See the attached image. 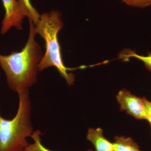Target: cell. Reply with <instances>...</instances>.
Masks as SVG:
<instances>
[{"mask_svg":"<svg viewBox=\"0 0 151 151\" xmlns=\"http://www.w3.org/2000/svg\"><path fill=\"white\" fill-rule=\"evenodd\" d=\"M29 21V35L24 47L9 55L0 54V66L5 74L8 85L17 93L35 84L39 65L43 56L40 45L35 40V25L31 20Z\"/></svg>","mask_w":151,"mask_h":151,"instance_id":"6da1fadb","label":"cell"},{"mask_svg":"<svg viewBox=\"0 0 151 151\" xmlns=\"http://www.w3.org/2000/svg\"><path fill=\"white\" fill-rule=\"evenodd\" d=\"M63 26L61 13L57 10H51L40 14L39 22L35 26V32L45 41V52L39 65V71L50 67H55L61 77L65 78L70 86L75 81V75L68 73L78 68H84L86 66L70 68L66 67L63 61L61 50L58 40V34Z\"/></svg>","mask_w":151,"mask_h":151,"instance_id":"7a4b0ae2","label":"cell"},{"mask_svg":"<svg viewBox=\"0 0 151 151\" xmlns=\"http://www.w3.org/2000/svg\"><path fill=\"white\" fill-rule=\"evenodd\" d=\"M17 93L18 109L13 119H5L0 111V151H23L29 144L27 138L34 132L29 90H21Z\"/></svg>","mask_w":151,"mask_h":151,"instance_id":"3957f363","label":"cell"},{"mask_svg":"<svg viewBox=\"0 0 151 151\" xmlns=\"http://www.w3.org/2000/svg\"><path fill=\"white\" fill-rule=\"evenodd\" d=\"M121 110L138 120L147 119V113L143 98L135 96L129 90L122 89L116 96Z\"/></svg>","mask_w":151,"mask_h":151,"instance_id":"277c9868","label":"cell"},{"mask_svg":"<svg viewBox=\"0 0 151 151\" xmlns=\"http://www.w3.org/2000/svg\"><path fill=\"white\" fill-rule=\"evenodd\" d=\"M1 1L5 11L1 24V34H5L12 27L22 29V23L26 17L18 0Z\"/></svg>","mask_w":151,"mask_h":151,"instance_id":"5b68a950","label":"cell"},{"mask_svg":"<svg viewBox=\"0 0 151 151\" xmlns=\"http://www.w3.org/2000/svg\"><path fill=\"white\" fill-rule=\"evenodd\" d=\"M86 139L94 146L95 151H114L113 143L104 137L103 130L101 128H89Z\"/></svg>","mask_w":151,"mask_h":151,"instance_id":"8992f818","label":"cell"},{"mask_svg":"<svg viewBox=\"0 0 151 151\" xmlns=\"http://www.w3.org/2000/svg\"><path fill=\"white\" fill-rule=\"evenodd\" d=\"M113 142L114 151H142L139 145L132 138L125 136H116Z\"/></svg>","mask_w":151,"mask_h":151,"instance_id":"52a82bcc","label":"cell"},{"mask_svg":"<svg viewBox=\"0 0 151 151\" xmlns=\"http://www.w3.org/2000/svg\"><path fill=\"white\" fill-rule=\"evenodd\" d=\"M119 58L124 61H127L131 58H137L141 60L145 64V67L151 72V53L149 52L147 56L140 55L135 52V51L130 50H127L122 51L119 54Z\"/></svg>","mask_w":151,"mask_h":151,"instance_id":"ba28073f","label":"cell"},{"mask_svg":"<svg viewBox=\"0 0 151 151\" xmlns=\"http://www.w3.org/2000/svg\"><path fill=\"white\" fill-rule=\"evenodd\" d=\"M20 4L26 17L29 20H31L36 25L40 19V14L34 8L31 3L30 0H18Z\"/></svg>","mask_w":151,"mask_h":151,"instance_id":"9c48e42d","label":"cell"},{"mask_svg":"<svg viewBox=\"0 0 151 151\" xmlns=\"http://www.w3.org/2000/svg\"><path fill=\"white\" fill-rule=\"evenodd\" d=\"M42 135V134L40 130L34 131L31 136L34 143L29 144L24 151H52L47 148L42 144L41 138Z\"/></svg>","mask_w":151,"mask_h":151,"instance_id":"30bf717a","label":"cell"},{"mask_svg":"<svg viewBox=\"0 0 151 151\" xmlns=\"http://www.w3.org/2000/svg\"><path fill=\"white\" fill-rule=\"evenodd\" d=\"M128 5L145 8L151 5V0H122Z\"/></svg>","mask_w":151,"mask_h":151,"instance_id":"8fae6325","label":"cell"},{"mask_svg":"<svg viewBox=\"0 0 151 151\" xmlns=\"http://www.w3.org/2000/svg\"><path fill=\"white\" fill-rule=\"evenodd\" d=\"M143 100H144L145 105L147 113V120L148 121L151 126V102H150L146 97H143Z\"/></svg>","mask_w":151,"mask_h":151,"instance_id":"7c38bea8","label":"cell"},{"mask_svg":"<svg viewBox=\"0 0 151 151\" xmlns=\"http://www.w3.org/2000/svg\"><path fill=\"white\" fill-rule=\"evenodd\" d=\"M86 151H95L93 150H92V149H88V150H86Z\"/></svg>","mask_w":151,"mask_h":151,"instance_id":"4fadbf2b","label":"cell"},{"mask_svg":"<svg viewBox=\"0 0 151 151\" xmlns=\"http://www.w3.org/2000/svg\"><path fill=\"white\" fill-rule=\"evenodd\" d=\"M24 151V150H23V151Z\"/></svg>","mask_w":151,"mask_h":151,"instance_id":"5bb4252c","label":"cell"}]
</instances>
